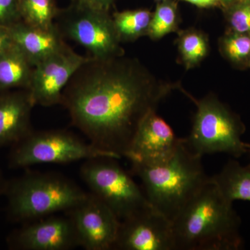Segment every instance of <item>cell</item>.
I'll list each match as a JSON object with an SVG mask.
<instances>
[{"mask_svg":"<svg viewBox=\"0 0 250 250\" xmlns=\"http://www.w3.org/2000/svg\"><path fill=\"white\" fill-rule=\"evenodd\" d=\"M180 87L156 78L138 59L90 57L70 79L61 104L90 143L125 157L143 120Z\"/></svg>","mask_w":250,"mask_h":250,"instance_id":"6da1fadb","label":"cell"},{"mask_svg":"<svg viewBox=\"0 0 250 250\" xmlns=\"http://www.w3.org/2000/svg\"><path fill=\"white\" fill-rule=\"evenodd\" d=\"M172 223L175 250H234L243 243L232 203L210 179Z\"/></svg>","mask_w":250,"mask_h":250,"instance_id":"7a4b0ae2","label":"cell"},{"mask_svg":"<svg viewBox=\"0 0 250 250\" xmlns=\"http://www.w3.org/2000/svg\"><path fill=\"white\" fill-rule=\"evenodd\" d=\"M202 158L190 152L182 139L175 152L165 159L131 163L133 172L142 182L148 201L172 221L209 179Z\"/></svg>","mask_w":250,"mask_h":250,"instance_id":"3957f363","label":"cell"},{"mask_svg":"<svg viewBox=\"0 0 250 250\" xmlns=\"http://www.w3.org/2000/svg\"><path fill=\"white\" fill-rule=\"evenodd\" d=\"M7 192L9 214L16 221L26 222L68 211L88 194L65 177L41 172L17 179Z\"/></svg>","mask_w":250,"mask_h":250,"instance_id":"277c9868","label":"cell"},{"mask_svg":"<svg viewBox=\"0 0 250 250\" xmlns=\"http://www.w3.org/2000/svg\"><path fill=\"white\" fill-rule=\"evenodd\" d=\"M197 106L190 134L184 142L190 152L202 157L206 154L226 153L238 158L246 154L241 136L245 126L213 94L197 100L180 87Z\"/></svg>","mask_w":250,"mask_h":250,"instance_id":"5b68a950","label":"cell"},{"mask_svg":"<svg viewBox=\"0 0 250 250\" xmlns=\"http://www.w3.org/2000/svg\"><path fill=\"white\" fill-rule=\"evenodd\" d=\"M116 160L108 157L86 160L80 173L92 194L106 204L121 222L152 206Z\"/></svg>","mask_w":250,"mask_h":250,"instance_id":"8992f818","label":"cell"},{"mask_svg":"<svg viewBox=\"0 0 250 250\" xmlns=\"http://www.w3.org/2000/svg\"><path fill=\"white\" fill-rule=\"evenodd\" d=\"M16 144L9 163L15 168L37 164H67L96 158L121 159L62 130L32 131Z\"/></svg>","mask_w":250,"mask_h":250,"instance_id":"52a82bcc","label":"cell"},{"mask_svg":"<svg viewBox=\"0 0 250 250\" xmlns=\"http://www.w3.org/2000/svg\"><path fill=\"white\" fill-rule=\"evenodd\" d=\"M64 39L84 47L90 57L107 59L125 55L113 18L107 11H98L77 4L59 10L54 22Z\"/></svg>","mask_w":250,"mask_h":250,"instance_id":"ba28073f","label":"cell"},{"mask_svg":"<svg viewBox=\"0 0 250 250\" xmlns=\"http://www.w3.org/2000/svg\"><path fill=\"white\" fill-rule=\"evenodd\" d=\"M67 212L80 246L87 250L114 249L121 221L98 197L88 194L83 201Z\"/></svg>","mask_w":250,"mask_h":250,"instance_id":"9c48e42d","label":"cell"},{"mask_svg":"<svg viewBox=\"0 0 250 250\" xmlns=\"http://www.w3.org/2000/svg\"><path fill=\"white\" fill-rule=\"evenodd\" d=\"M89 58L76 53L68 45L36 64L28 89L35 105L47 107L61 104L62 92L70 79Z\"/></svg>","mask_w":250,"mask_h":250,"instance_id":"30bf717a","label":"cell"},{"mask_svg":"<svg viewBox=\"0 0 250 250\" xmlns=\"http://www.w3.org/2000/svg\"><path fill=\"white\" fill-rule=\"evenodd\" d=\"M114 249L175 250L172 221L152 207L125 219Z\"/></svg>","mask_w":250,"mask_h":250,"instance_id":"8fae6325","label":"cell"},{"mask_svg":"<svg viewBox=\"0 0 250 250\" xmlns=\"http://www.w3.org/2000/svg\"><path fill=\"white\" fill-rule=\"evenodd\" d=\"M12 243L22 250H68L80 246L70 218L54 215L31 221L15 234Z\"/></svg>","mask_w":250,"mask_h":250,"instance_id":"7c38bea8","label":"cell"},{"mask_svg":"<svg viewBox=\"0 0 250 250\" xmlns=\"http://www.w3.org/2000/svg\"><path fill=\"white\" fill-rule=\"evenodd\" d=\"M182 139L165 120L152 111L140 124L125 157L130 161H161L175 152Z\"/></svg>","mask_w":250,"mask_h":250,"instance_id":"4fadbf2b","label":"cell"},{"mask_svg":"<svg viewBox=\"0 0 250 250\" xmlns=\"http://www.w3.org/2000/svg\"><path fill=\"white\" fill-rule=\"evenodd\" d=\"M34 106L27 89L0 95V146L17 143L30 134Z\"/></svg>","mask_w":250,"mask_h":250,"instance_id":"5bb4252c","label":"cell"},{"mask_svg":"<svg viewBox=\"0 0 250 250\" xmlns=\"http://www.w3.org/2000/svg\"><path fill=\"white\" fill-rule=\"evenodd\" d=\"M9 28L14 43L34 66L68 46L55 24L45 29L31 27L21 21Z\"/></svg>","mask_w":250,"mask_h":250,"instance_id":"9a60e30c","label":"cell"},{"mask_svg":"<svg viewBox=\"0 0 250 250\" xmlns=\"http://www.w3.org/2000/svg\"><path fill=\"white\" fill-rule=\"evenodd\" d=\"M34 65L16 44L0 53V91L30 87Z\"/></svg>","mask_w":250,"mask_h":250,"instance_id":"2e32d148","label":"cell"},{"mask_svg":"<svg viewBox=\"0 0 250 250\" xmlns=\"http://www.w3.org/2000/svg\"><path fill=\"white\" fill-rule=\"evenodd\" d=\"M224 198L250 202V167H243L238 161L230 160L223 170L209 177Z\"/></svg>","mask_w":250,"mask_h":250,"instance_id":"e0dca14e","label":"cell"},{"mask_svg":"<svg viewBox=\"0 0 250 250\" xmlns=\"http://www.w3.org/2000/svg\"><path fill=\"white\" fill-rule=\"evenodd\" d=\"M152 13L147 9L126 10L112 15L121 42H133L147 36Z\"/></svg>","mask_w":250,"mask_h":250,"instance_id":"ac0fdd59","label":"cell"},{"mask_svg":"<svg viewBox=\"0 0 250 250\" xmlns=\"http://www.w3.org/2000/svg\"><path fill=\"white\" fill-rule=\"evenodd\" d=\"M177 47L179 58L187 70L200 65L209 52L208 38L196 29L181 31L177 39Z\"/></svg>","mask_w":250,"mask_h":250,"instance_id":"d6986e66","label":"cell"},{"mask_svg":"<svg viewBox=\"0 0 250 250\" xmlns=\"http://www.w3.org/2000/svg\"><path fill=\"white\" fill-rule=\"evenodd\" d=\"M59 10L55 0H20L21 21L31 27H54Z\"/></svg>","mask_w":250,"mask_h":250,"instance_id":"ffe728a7","label":"cell"},{"mask_svg":"<svg viewBox=\"0 0 250 250\" xmlns=\"http://www.w3.org/2000/svg\"><path fill=\"white\" fill-rule=\"evenodd\" d=\"M219 49L224 58L239 67L250 64V34L229 31L219 40Z\"/></svg>","mask_w":250,"mask_h":250,"instance_id":"44dd1931","label":"cell"},{"mask_svg":"<svg viewBox=\"0 0 250 250\" xmlns=\"http://www.w3.org/2000/svg\"><path fill=\"white\" fill-rule=\"evenodd\" d=\"M179 18L176 4L169 0L162 1L152 13L148 36L157 41L170 33L177 31Z\"/></svg>","mask_w":250,"mask_h":250,"instance_id":"7402d4cb","label":"cell"},{"mask_svg":"<svg viewBox=\"0 0 250 250\" xmlns=\"http://www.w3.org/2000/svg\"><path fill=\"white\" fill-rule=\"evenodd\" d=\"M228 8L229 31L250 34V0H241Z\"/></svg>","mask_w":250,"mask_h":250,"instance_id":"603a6c76","label":"cell"},{"mask_svg":"<svg viewBox=\"0 0 250 250\" xmlns=\"http://www.w3.org/2000/svg\"><path fill=\"white\" fill-rule=\"evenodd\" d=\"M20 0H0V26L10 27L21 22Z\"/></svg>","mask_w":250,"mask_h":250,"instance_id":"cb8c5ba5","label":"cell"},{"mask_svg":"<svg viewBox=\"0 0 250 250\" xmlns=\"http://www.w3.org/2000/svg\"><path fill=\"white\" fill-rule=\"evenodd\" d=\"M114 0H75V4L83 7L109 12Z\"/></svg>","mask_w":250,"mask_h":250,"instance_id":"d4e9b609","label":"cell"},{"mask_svg":"<svg viewBox=\"0 0 250 250\" xmlns=\"http://www.w3.org/2000/svg\"><path fill=\"white\" fill-rule=\"evenodd\" d=\"M9 28L0 26V53L14 45Z\"/></svg>","mask_w":250,"mask_h":250,"instance_id":"484cf974","label":"cell"},{"mask_svg":"<svg viewBox=\"0 0 250 250\" xmlns=\"http://www.w3.org/2000/svg\"><path fill=\"white\" fill-rule=\"evenodd\" d=\"M200 8H211L221 6L220 0H183Z\"/></svg>","mask_w":250,"mask_h":250,"instance_id":"4316f807","label":"cell"},{"mask_svg":"<svg viewBox=\"0 0 250 250\" xmlns=\"http://www.w3.org/2000/svg\"><path fill=\"white\" fill-rule=\"evenodd\" d=\"M240 1H241V0H220V2L223 7L228 8L231 5L236 4Z\"/></svg>","mask_w":250,"mask_h":250,"instance_id":"83f0119b","label":"cell"},{"mask_svg":"<svg viewBox=\"0 0 250 250\" xmlns=\"http://www.w3.org/2000/svg\"><path fill=\"white\" fill-rule=\"evenodd\" d=\"M245 146H246L247 152L250 153V143H245ZM248 166V167H250V164Z\"/></svg>","mask_w":250,"mask_h":250,"instance_id":"f1b7e54d","label":"cell"},{"mask_svg":"<svg viewBox=\"0 0 250 250\" xmlns=\"http://www.w3.org/2000/svg\"><path fill=\"white\" fill-rule=\"evenodd\" d=\"M156 1H161V2H162V1H166V0H156Z\"/></svg>","mask_w":250,"mask_h":250,"instance_id":"f546056e","label":"cell"},{"mask_svg":"<svg viewBox=\"0 0 250 250\" xmlns=\"http://www.w3.org/2000/svg\"><path fill=\"white\" fill-rule=\"evenodd\" d=\"M0 190H1V179H0Z\"/></svg>","mask_w":250,"mask_h":250,"instance_id":"4dcf8cb0","label":"cell"},{"mask_svg":"<svg viewBox=\"0 0 250 250\" xmlns=\"http://www.w3.org/2000/svg\"><path fill=\"white\" fill-rule=\"evenodd\" d=\"M249 67H250V65H249Z\"/></svg>","mask_w":250,"mask_h":250,"instance_id":"1f68e13d","label":"cell"}]
</instances>
